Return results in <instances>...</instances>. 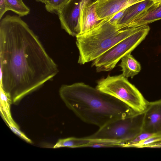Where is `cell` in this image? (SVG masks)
<instances>
[{"instance_id": "1", "label": "cell", "mask_w": 161, "mask_h": 161, "mask_svg": "<svg viewBox=\"0 0 161 161\" xmlns=\"http://www.w3.org/2000/svg\"><path fill=\"white\" fill-rule=\"evenodd\" d=\"M0 87L11 103L51 80L59 72L36 35L20 17L0 22Z\"/></svg>"}, {"instance_id": "2", "label": "cell", "mask_w": 161, "mask_h": 161, "mask_svg": "<svg viewBox=\"0 0 161 161\" xmlns=\"http://www.w3.org/2000/svg\"><path fill=\"white\" fill-rule=\"evenodd\" d=\"M59 92L66 106L79 118L99 128L137 113L115 97L83 82L62 85Z\"/></svg>"}, {"instance_id": "3", "label": "cell", "mask_w": 161, "mask_h": 161, "mask_svg": "<svg viewBox=\"0 0 161 161\" xmlns=\"http://www.w3.org/2000/svg\"><path fill=\"white\" fill-rule=\"evenodd\" d=\"M144 26L121 29L104 19L94 28L76 36V44L79 53L78 63L83 64L94 61Z\"/></svg>"}, {"instance_id": "4", "label": "cell", "mask_w": 161, "mask_h": 161, "mask_svg": "<svg viewBox=\"0 0 161 161\" xmlns=\"http://www.w3.org/2000/svg\"><path fill=\"white\" fill-rule=\"evenodd\" d=\"M96 88L123 102L137 113L144 111L149 102L138 89L122 74L108 75L100 80Z\"/></svg>"}, {"instance_id": "5", "label": "cell", "mask_w": 161, "mask_h": 161, "mask_svg": "<svg viewBox=\"0 0 161 161\" xmlns=\"http://www.w3.org/2000/svg\"><path fill=\"white\" fill-rule=\"evenodd\" d=\"M144 111L111 122L85 137L92 140H108L123 143L131 141L142 132Z\"/></svg>"}, {"instance_id": "6", "label": "cell", "mask_w": 161, "mask_h": 161, "mask_svg": "<svg viewBox=\"0 0 161 161\" xmlns=\"http://www.w3.org/2000/svg\"><path fill=\"white\" fill-rule=\"evenodd\" d=\"M150 27L148 25L119 42L93 61L92 66L97 72L108 71L113 69L121 59L131 53L143 40Z\"/></svg>"}, {"instance_id": "7", "label": "cell", "mask_w": 161, "mask_h": 161, "mask_svg": "<svg viewBox=\"0 0 161 161\" xmlns=\"http://www.w3.org/2000/svg\"><path fill=\"white\" fill-rule=\"evenodd\" d=\"M98 0H69L57 13L62 29L71 36L79 35L80 16L83 8Z\"/></svg>"}, {"instance_id": "8", "label": "cell", "mask_w": 161, "mask_h": 161, "mask_svg": "<svg viewBox=\"0 0 161 161\" xmlns=\"http://www.w3.org/2000/svg\"><path fill=\"white\" fill-rule=\"evenodd\" d=\"M142 132L161 134V99L148 102L144 111Z\"/></svg>"}, {"instance_id": "9", "label": "cell", "mask_w": 161, "mask_h": 161, "mask_svg": "<svg viewBox=\"0 0 161 161\" xmlns=\"http://www.w3.org/2000/svg\"><path fill=\"white\" fill-rule=\"evenodd\" d=\"M145 0H98L96 11L100 19H106L136 3Z\"/></svg>"}, {"instance_id": "10", "label": "cell", "mask_w": 161, "mask_h": 161, "mask_svg": "<svg viewBox=\"0 0 161 161\" xmlns=\"http://www.w3.org/2000/svg\"><path fill=\"white\" fill-rule=\"evenodd\" d=\"M97 2L86 4L83 8L81 12L80 25V35L85 33L97 27L104 19H100L96 11Z\"/></svg>"}, {"instance_id": "11", "label": "cell", "mask_w": 161, "mask_h": 161, "mask_svg": "<svg viewBox=\"0 0 161 161\" xmlns=\"http://www.w3.org/2000/svg\"><path fill=\"white\" fill-rule=\"evenodd\" d=\"M154 3L153 0H145L128 6L125 9L116 25L122 29H127L129 24Z\"/></svg>"}, {"instance_id": "12", "label": "cell", "mask_w": 161, "mask_h": 161, "mask_svg": "<svg viewBox=\"0 0 161 161\" xmlns=\"http://www.w3.org/2000/svg\"><path fill=\"white\" fill-rule=\"evenodd\" d=\"M161 19V3H154L129 24L127 28L137 27Z\"/></svg>"}, {"instance_id": "13", "label": "cell", "mask_w": 161, "mask_h": 161, "mask_svg": "<svg viewBox=\"0 0 161 161\" xmlns=\"http://www.w3.org/2000/svg\"><path fill=\"white\" fill-rule=\"evenodd\" d=\"M119 66L121 68L122 75L126 78L133 77L140 72L141 67L139 63L129 53L121 59Z\"/></svg>"}, {"instance_id": "14", "label": "cell", "mask_w": 161, "mask_h": 161, "mask_svg": "<svg viewBox=\"0 0 161 161\" xmlns=\"http://www.w3.org/2000/svg\"><path fill=\"white\" fill-rule=\"evenodd\" d=\"M94 141L85 137L82 138L70 137L59 139L54 146L53 148H56L62 147L71 148L86 147L88 145Z\"/></svg>"}, {"instance_id": "15", "label": "cell", "mask_w": 161, "mask_h": 161, "mask_svg": "<svg viewBox=\"0 0 161 161\" xmlns=\"http://www.w3.org/2000/svg\"><path fill=\"white\" fill-rule=\"evenodd\" d=\"M7 10H10L22 17L28 14L30 12V8L23 3L19 0H5Z\"/></svg>"}, {"instance_id": "16", "label": "cell", "mask_w": 161, "mask_h": 161, "mask_svg": "<svg viewBox=\"0 0 161 161\" xmlns=\"http://www.w3.org/2000/svg\"><path fill=\"white\" fill-rule=\"evenodd\" d=\"M1 111L5 121L13 120L10 112V100L0 87Z\"/></svg>"}, {"instance_id": "17", "label": "cell", "mask_w": 161, "mask_h": 161, "mask_svg": "<svg viewBox=\"0 0 161 161\" xmlns=\"http://www.w3.org/2000/svg\"><path fill=\"white\" fill-rule=\"evenodd\" d=\"M123 143L108 140H94V141L86 147H122Z\"/></svg>"}, {"instance_id": "18", "label": "cell", "mask_w": 161, "mask_h": 161, "mask_svg": "<svg viewBox=\"0 0 161 161\" xmlns=\"http://www.w3.org/2000/svg\"><path fill=\"white\" fill-rule=\"evenodd\" d=\"M69 0H48L45 4L46 10L50 13H56Z\"/></svg>"}, {"instance_id": "19", "label": "cell", "mask_w": 161, "mask_h": 161, "mask_svg": "<svg viewBox=\"0 0 161 161\" xmlns=\"http://www.w3.org/2000/svg\"><path fill=\"white\" fill-rule=\"evenodd\" d=\"M161 141V134H156L137 143L131 145L130 147L143 148L146 145Z\"/></svg>"}, {"instance_id": "20", "label": "cell", "mask_w": 161, "mask_h": 161, "mask_svg": "<svg viewBox=\"0 0 161 161\" xmlns=\"http://www.w3.org/2000/svg\"><path fill=\"white\" fill-rule=\"evenodd\" d=\"M155 134H156L142 132L132 140L124 143L123 147H130L131 145L144 140Z\"/></svg>"}, {"instance_id": "21", "label": "cell", "mask_w": 161, "mask_h": 161, "mask_svg": "<svg viewBox=\"0 0 161 161\" xmlns=\"http://www.w3.org/2000/svg\"><path fill=\"white\" fill-rule=\"evenodd\" d=\"M8 126L12 131L21 138L28 143H31V140L28 138L19 130L17 125L14 122H10L7 123Z\"/></svg>"}, {"instance_id": "22", "label": "cell", "mask_w": 161, "mask_h": 161, "mask_svg": "<svg viewBox=\"0 0 161 161\" xmlns=\"http://www.w3.org/2000/svg\"><path fill=\"white\" fill-rule=\"evenodd\" d=\"M5 0H1L0 4V19H1L2 17L7 11Z\"/></svg>"}, {"instance_id": "23", "label": "cell", "mask_w": 161, "mask_h": 161, "mask_svg": "<svg viewBox=\"0 0 161 161\" xmlns=\"http://www.w3.org/2000/svg\"><path fill=\"white\" fill-rule=\"evenodd\" d=\"M161 148V141L144 146L143 148Z\"/></svg>"}, {"instance_id": "24", "label": "cell", "mask_w": 161, "mask_h": 161, "mask_svg": "<svg viewBox=\"0 0 161 161\" xmlns=\"http://www.w3.org/2000/svg\"><path fill=\"white\" fill-rule=\"evenodd\" d=\"M36 1L38 2H40L42 3H45L48 0H36Z\"/></svg>"}, {"instance_id": "25", "label": "cell", "mask_w": 161, "mask_h": 161, "mask_svg": "<svg viewBox=\"0 0 161 161\" xmlns=\"http://www.w3.org/2000/svg\"><path fill=\"white\" fill-rule=\"evenodd\" d=\"M154 3H161V0H153Z\"/></svg>"}, {"instance_id": "26", "label": "cell", "mask_w": 161, "mask_h": 161, "mask_svg": "<svg viewBox=\"0 0 161 161\" xmlns=\"http://www.w3.org/2000/svg\"><path fill=\"white\" fill-rule=\"evenodd\" d=\"M19 0L21 1H22V0Z\"/></svg>"}]
</instances>
